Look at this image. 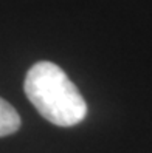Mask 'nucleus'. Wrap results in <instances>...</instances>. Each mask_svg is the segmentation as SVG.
Returning <instances> with one entry per match:
<instances>
[{"instance_id":"1","label":"nucleus","mask_w":152,"mask_h":153,"mask_svg":"<svg viewBox=\"0 0 152 153\" xmlns=\"http://www.w3.org/2000/svg\"><path fill=\"white\" fill-rule=\"evenodd\" d=\"M23 90L34 108L59 127H73L87 114V104L78 87L53 62L34 64L25 76Z\"/></svg>"},{"instance_id":"2","label":"nucleus","mask_w":152,"mask_h":153,"mask_svg":"<svg viewBox=\"0 0 152 153\" xmlns=\"http://www.w3.org/2000/svg\"><path fill=\"white\" fill-rule=\"evenodd\" d=\"M20 128V116L14 107L0 97V138L13 134Z\"/></svg>"}]
</instances>
